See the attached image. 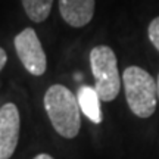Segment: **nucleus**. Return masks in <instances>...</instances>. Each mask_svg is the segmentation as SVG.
<instances>
[{
    "instance_id": "obj_11",
    "label": "nucleus",
    "mask_w": 159,
    "mask_h": 159,
    "mask_svg": "<svg viewBox=\"0 0 159 159\" xmlns=\"http://www.w3.org/2000/svg\"><path fill=\"white\" fill-rule=\"evenodd\" d=\"M34 159H55V158L50 156V155H47V153H40V155H37Z\"/></svg>"
},
{
    "instance_id": "obj_9",
    "label": "nucleus",
    "mask_w": 159,
    "mask_h": 159,
    "mask_svg": "<svg viewBox=\"0 0 159 159\" xmlns=\"http://www.w3.org/2000/svg\"><path fill=\"white\" fill-rule=\"evenodd\" d=\"M148 35L150 43L155 46V49L159 52V16L152 19V22L149 24L148 28Z\"/></svg>"
},
{
    "instance_id": "obj_10",
    "label": "nucleus",
    "mask_w": 159,
    "mask_h": 159,
    "mask_svg": "<svg viewBox=\"0 0 159 159\" xmlns=\"http://www.w3.org/2000/svg\"><path fill=\"white\" fill-rule=\"evenodd\" d=\"M6 61H7V55H6V52L0 47V71L5 68L6 65Z\"/></svg>"
},
{
    "instance_id": "obj_1",
    "label": "nucleus",
    "mask_w": 159,
    "mask_h": 159,
    "mask_svg": "<svg viewBox=\"0 0 159 159\" xmlns=\"http://www.w3.org/2000/svg\"><path fill=\"white\" fill-rule=\"evenodd\" d=\"M44 109L59 136L74 139L81 128V109L72 91L62 84L49 87L44 94Z\"/></svg>"
},
{
    "instance_id": "obj_8",
    "label": "nucleus",
    "mask_w": 159,
    "mask_h": 159,
    "mask_svg": "<svg viewBox=\"0 0 159 159\" xmlns=\"http://www.w3.org/2000/svg\"><path fill=\"white\" fill-rule=\"evenodd\" d=\"M24 11L33 22L46 21L52 11L53 0H21Z\"/></svg>"
},
{
    "instance_id": "obj_6",
    "label": "nucleus",
    "mask_w": 159,
    "mask_h": 159,
    "mask_svg": "<svg viewBox=\"0 0 159 159\" xmlns=\"http://www.w3.org/2000/svg\"><path fill=\"white\" fill-rule=\"evenodd\" d=\"M94 0H59V12L63 21L74 27L81 28L93 19Z\"/></svg>"
},
{
    "instance_id": "obj_12",
    "label": "nucleus",
    "mask_w": 159,
    "mask_h": 159,
    "mask_svg": "<svg viewBox=\"0 0 159 159\" xmlns=\"http://www.w3.org/2000/svg\"><path fill=\"white\" fill-rule=\"evenodd\" d=\"M156 85H158V97H159V75H158V84Z\"/></svg>"
},
{
    "instance_id": "obj_2",
    "label": "nucleus",
    "mask_w": 159,
    "mask_h": 159,
    "mask_svg": "<svg viewBox=\"0 0 159 159\" xmlns=\"http://www.w3.org/2000/svg\"><path fill=\"white\" fill-rule=\"evenodd\" d=\"M127 103L139 118L152 116L156 109L158 85L153 77L140 66H128L122 74Z\"/></svg>"
},
{
    "instance_id": "obj_7",
    "label": "nucleus",
    "mask_w": 159,
    "mask_h": 159,
    "mask_svg": "<svg viewBox=\"0 0 159 159\" xmlns=\"http://www.w3.org/2000/svg\"><path fill=\"white\" fill-rule=\"evenodd\" d=\"M77 100H78L81 112L90 119L91 122H94V124L102 122V109H100V100L102 99H100L94 87H90V85L80 87Z\"/></svg>"
},
{
    "instance_id": "obj_5",
    "label": "nucleus",
    "mask_w": 159,
    "mask_h": 159,
    "mask_svg": "<svg viewBox=\"0 0 159 159\" xmlns=\"http://www.w3.org/2000/svg\"><path fill=\"white\" fill-rule=\"evenodd\" d=\"M21 118L15 103H5L0 108V159H9L15 153L19 140Z\"/></svg>"
},
{
    "instance_id": "obj_3",
    "label": "nucleus",
    "mask_w": 159,
    "mask_h": 159,
    "mask_svg": "<svg viewBox=\"0 0 159 159\" xmlns=\"http://www.w3.org/2000/svg\"><path fill=\"white\" fill-rule=\"evenodd\" d=\"M90 66L94 77V89L105 102H112L119 94L121 78L115 52L109 46H96L90 52Z\"/></svg>"
},
{
    "instance_id": "obj_4",
    "label": "nucleus",
    "mask_w": 159,
    "mask_h": 159,
    "mask_svg": "<svg viewBox=\"0 0 159 159\" xmlns=\"http://www.w3.org/2000/svg\"><path fill=\"white\" fill-rule=\"evenodd\" d=\"M15 50L24 68L30 74L40 77L46 72L47 57L40 43L37 33L33 28H25L15 37Z\"/></svg>"
}]
</instances>
